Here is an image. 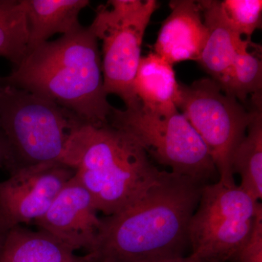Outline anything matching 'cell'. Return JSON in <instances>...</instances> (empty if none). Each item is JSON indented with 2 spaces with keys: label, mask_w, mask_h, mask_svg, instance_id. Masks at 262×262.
I'll return each mask as SVG.
<instances>
[{
  "label": "cell",
  "mask_w": 262,
  "mask_h": 262,
  "mask_svg": "<svg viewBox=\"0 0 262 262\" xmlns=\"http://www.w3.org/2000/svg\"><path fill=\"white\" fill-rule=\"evenodd\" d=\"M136 262H201L199 260L196 259L192 256H184V257H179L175 258H168V259L151 260V261H143Z\"/></svg>",
  "instance_id": "22"
},
{
  "label": "cell",
  "mask_w": 262,
  "mask_h": 262,
  "mask_svg": "<svg viewBox=\"0 0 262 262\" xmlns=\"http://www.w3.org/2000/svg\"><path fill=\"white\" fill-rule=\"evenodd\" d=\"M98 41L91 26L80 24L56 40L27 52L0 82L55 103L85 125H106L113 106L103 87Z\"/></svg>",
  "instance_id": "2"
},
{
  "label": "cell",
  "mask_w": 262,
  "mask_h": 262,
  "mask_svg": "<svg viewBox=\"0 0 262 262\" xmlns=\"http://www.w3.org/2000/svg\"><path fill=\"white\" fill-rule=\"evenodd\" d=\"M27 17V52L56 34H68L80 25L79 15L89 0H21Z\"/></svg>",
  "instance_id": "13"
},
{
  "label": "cell",
  "mask_w": 262,
  "mask_h": 262,
  "mask_svg": "<svg viewBox=\"0 0 262 262\" xmlns=\"http://www.w3.org/2000/svg\"><path fill=\"white\" fill-rule=\"evenodd\" d=\"M158 7L155 0H111L98 7L91 25L103 42L105 92L118 96L125 108L140 103L134 93V81L140 63L144 33Z\"/></svg>",
  "instance_id": "7"
},
{
  "label": "cell",
  "mask_w": 262,
  "mask_h": 262,
  "mask_svg": "<svg viewBox=\"0 0 262 262\" xmlns=\"http://www.w3.org/2000/svg\"><path fill=\"white\" fill-rule=\"evenodd\" d=\"M7 159H8V147H7L4 136L0 130V167H5Z\"/></svg>",
  "instance_id": "21"
},
{
  "label": "cell",
  "mask_w": 262,
  "mask_h": 262,
  "mask_svg": "<svg viewBox=\"0 0 262 262\" xmlns=\"http://www.w3.org/2000/svg\"><path fill=\"white\" fill-rule=\"evenodd\" d=\"M179 87L173 65L155 53L141 57L134 91L143 108L158 113L178 110Z\"/></svg>",
  "instance_id": "15"
},
{
  "label": "cell",
  "mask_w": 262,
  "mask_h": 262,
  "mask_svg": "<svg viewBox=\"0 0 262 262\" xmlns=\"http://www.w3.org/2000/svg\"><path fill=\"white\" fill-rule=\"evenodd\" d=\"M5 234L0 233V249H1L2 246H3V241H4Z\"/></svg>",
  "instance_id": "23"
},
{
  "label": "cell",
  "mask_w": 262,
  "mask_h": 262,
  "mask_svg": "<svg viewBox=\"0 0 262 262\" xmlns=\"http://www.w3.org/2000/svg\"><path fill=\"white\" fill-rule=\"evenodd\" d=\"M63 163L75 169L96 210L106 216L140 201L165 173L155 167L132 136L110 123L76 130Z\"/></svg>",
  "instance_id": "3"
},
{
  "label": "cell",
  "mask_w": 262,
  "mask_h": 262,
  "mask_svg": "<svg viewBox=\"0 0 262 262\" xmlns=\"http://www.w3.org/2000/svg\"><path fill=\"white\" fill-rule=\"evenodd\" d=\"M29 32L21 0H0V56L19 64L27 51Z\"/></svg>",
  "instance_id": "18"
},
{
  "label": "cell",
  "mask_w": 262,
  "mask_h": 262,
  "mask_svg": "<svg viewBox=\"0 0 262 262\" xmlns=\"http://www.w3.org/2000/svg\"><path fill=\"white\" fill-rule=\"evenodd\" d=\"M177 107L206 144L220 180L234 183V152L246 136L255 110L261 108L247 111L211 78L200 79L190 85L179 84Z\"/></svg>",
  "instance_id": "8"
},
{
  "label": "cell",
  "mask_w": 262,
  "mask_h": 262,
  "mask_svg": "<svg viewBox=\"0 0 262 262\" xmlns=\"http://www.w3.org/2000/svg\"><path fill=\"white\" fill-rule=\"evenodd\" d=\"M97 212L89 191L74 177L34 224L72 251L84 249L89 253L101 227Z\"/></svg>",
  "instance_id": "10"
},
{
  "label": "cell",
  "mask_w": 262,
  "mask_h": 262,
  "mask_svg": "<svg viewBox=\"0 0 262 262\" xmlns=\"http://www.w3.org/2000/svg\"><path fill=\"white\" fill-rule=\"evenodd\" d=\"M261 206L235 182L203 185L189 222L190 256L201 262L234 261Z\"/></svg>",
  "instance_id": "6"
},
{
  "label": "cell",
  "mask_w": 262,
  "mask_h": 262,
  "mask_svg": "<svg viewBox=\"0 0 262 262\" xmlns=\"http://www.w3.org/2000/svg\"><path fill=\"white\" fill-rule=\"evenodd\" d=\"M203 184L165 171L144 198L101 219L92 251L97 262H136L184 257L189 225Z\"/></svg>",
  "instance_id": "1"
},
{
  "label": "cell",
  "mask_w": 262,
  "mask_h": 262,
  "mask_svg": "<svg viewBox=\"0 0 262 262\" xmlns=\"http://www.w3.org/2000/svg\"><path fill=\"white\" fill-rule=\"evenodd\" d=\"M75 252L43 231L18 226L5 234L0 262H97L89 253Z\"/></svg>",
  "instance_id": "14"
},
{
  "label": "cell",
  "mask_w": 262,
  "mask_h": 262,
  "mask_svg": "<svg viewBox=\"0 0 262 262\" xmlns=\"http://www.w3.org/2000/svg\"><path fill=\"white\" fill-rule=\"evenodd\" d=\"M0 80H1V78H0Z\"/></svg>",
  "instance_id": "24"
},
{
  "label": "cell",
  "mask_w": 262,
  "mask_h": 262,
  "mask_svg": "<svg viewBox=\"0 0 262 262\" xmlns=\"http://www.w3.org/2000/svg\"><path fill=\"white\" fill-rule=\"evenodd\" d=\"M108 123L132 136L149 158L173 173L204 185L217 173L206 144L178 110L154 113L141 103L125 110L113 107Z\"/></svg>",
  "instance_id": "5"
},
{
  "label": "cell",
  "mask_w": 262,
  "mask_h": 262,
  "mask_svg": "<svg viewBox=\"0 0 262 262\" xmlns=\"http://www.w3.org/2000/svg\"><path fill=\"white\" fill-rule=\"evenodd\" d=\"M0 182V233L34 223L48 211L75 169L60 162L25 167Z\"/></svg>",
  "instance_id": "9"
},
{
  "label": "cell",
  "mask_w": 262,
  "mask_h": 262,
  "mask_svg": "<svg viewBox=\"0 0 262 262\" xmlns=\"http://www.w3.org/2000/svg\"><path fill=\"white\" fill-rule=\"evenodd\" d=\"M208 30L198 63L220 85L224 83L244 37L232 27L215 0L198 1Z\"/></svg>",
  "instance_id": "12"
},
{
  "label": "cell",
  "mask_w": 262,
  "mask_h": 262,
  "mask_svg": "<svg viewBox=\"0 0 262 262\" xmlns=\"http://www.w3.org/2000/svg\"><path fill=\"white\" fill-rule=\"evenodd\" d=\"M170 13L164 20L154 46V53L170 64L198 61L206 44L208 30L198 2H170Z\"/></svg>",
  "instance_id": "11"
},
{
  "label": "cell",
  "mask_w": 262,
  "mask_h": 262,
  "mask_svg": "<svg viewBox=\"0 0 262 262\" xmlns=\"http://www.w3.org/2000/svg\"><path fill=\"white\" fill-rule=\"evenodd\" d=\"M85 125L75 114L37 95L0 84V130L10 173L38 164L63 163L71 139Z\"/></svg>",
  "instance_id": "4"
},
{
  "label": "cell",
  "mask_w": 262,
  "mask_h": 262,
  "mask_svg": "<svg viewBox=\"0 0 262 262\" xmlns=\"http://www.w3.org/2000/svg\"><path fill=\"white\" fill-rule=\"evenodd\" d=\"M251 39H244L239 44L234 61L224 83L220 86L225 94L245 103L248 96H261L262 62L261 48Z\"/></svg>",
  "instance_id": "17"
},
{
  "label": "cell",
  "mask_w": 262,
  "mask_h": 262,
  "mask_svg": "<svg viewBox=\"0 0 262 262\" xmlns=\"http://www.w3.org/2000/svg\"><path fill=\"white\" fill-rule=\"evenodd\" d=\"M221 7L232 27L239 35L251 39L261 27V0H225Z\"/></svg>",
  "instance_id": "19"
},
{
  "label": "cell",
  "mask_w": 262,
  "mask_h": 262,
  "mask_svg": "<svg viewBox=\"0 0 262 262\" xmlns=\"http://www.w3.org/2000/svg\"><path fill=\"white\" fill-rule=\"evenodd\" d=\"M234 261L262 262V206L258 208L251 234Z\"/></svg>",
  "instance_id": "20"
},
{
  "label": "cell",
  "mask_w": 262,
  "mask_h": 262,
  "mask_svg": "<svg viewBox=\"0 0 262 262\" xmlns=\"http://www.w3.org/2000/svg\"><path fill=\"white\" fill-rule=\"evenodd\" d=\"M232 173L241 177L239 187L259 202L262 198V113L256 108L247 132L234 152Z\"/></svg>",
  "instance_id": "16"
}]
</instances>
